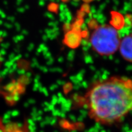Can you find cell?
Instances as JSON below:
<instances>
[{
	"instance_id": "6da1fadb",
	"label": "cell",
	"mask_w": 132,
	"mask_h": 132,
	"mask_svg": "<svg viewBox=\"0 0 132 132\" xmlns=\"http://www.w3.org/2000/svg\"><path fill=\"white\" fill-rule=\"evenodd\" d=\"M82 102L95 122L114 124L132 112V80L112 77L98 81L88 89Z\"/></svg>"
},
{
	"instance_id": "7a4b0ae2",
	"label": "cell",
	"mask_w": 132,
	"mask_h": 132,
	"mask_svg": "<svg viewBox=\"0 0 132 132\" xmlns=\"http://www.w3.org/2000/svg\"><path fill=\"white\" fill-rule=\"evenodd\" d=\"M120 42L116 29L108 24L98 26L92 33L90 38L92 48L102 56L115 53L119 47Z\"/></svg>"
},
{
	"instance_id": "3957f363",
	"label": "cell",
	"mask_w": 132,
	"mask_h": 132,
	"mask_svg": "<svg viewBox=\"0 0 132 132\" xmlns=\"http://www.w3.org/2000/svg\"><path fill=\"white\" fill-rule=\"evenodd\" d=\"M119 49L123 58L132 62V33L125 36L120 40Z\"/></svg>"
},
{
	"instance_id": "277c9868",
	"label": "cell",
	"mask_w": 132,
	"mask_h": 132,
	"mask_svg": "<svg viewBox=\"0 0 132 132\" xmlns=\"http://www.w3.org/2000/svg\"><path fill=\"white\" fill-rule=\"evenodd\" d=\"M0 132H24L16 125H5L0 118Z\"/></svg>"
},
{
	"instance_id": "5b68a950",
	"label": "cell",
	"mask_w": 132,
	"mask_h": 132,
	"mask_svg": "<svg viewBox=\"0 0 132 132\" xmlns=\"http://www.w3.org/2000/svg\"><path fill=\"white\" fill-rule=\"evenodd\" d=\"M1 39H0V42H1ZM1 59H0V67H1Z\"/></svg>"
}]
</instances>
